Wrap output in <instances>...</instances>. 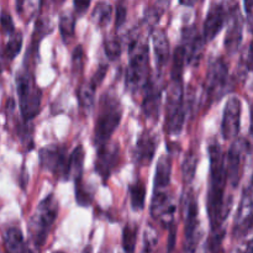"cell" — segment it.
Returning a JSON list of instances; mask_svg holds the SVG:
<instances>
[{
    "label": "cell",
    "instance_id": "d6986e66",
    "mask_svg": "<svg viewBox=\"0 0 253 253\" xmlns=\"http://www.w3.org/2000/svg\"><path fill=\"white\" fill-rule=\"evenodd\" d=\"M158 138L150 133H142L133 150V158L141 166H150L157 150Z\"/></svg>",
    "mask_w": 253,
    "mask_h": 253
},
{
    "label": "cell",
    "instance_id": "f1b7e54d",
    "mask_svg": "<svg viewBox=\"0 0 253 253\" xmlns=\"http://www.w3.org/2000/svg\"><path fill=\"white\" fill-rule=\"evenodd\" d=\"M22 48V34L21 32H12L10 35V39L7 41L4 49V57L9 61H12L17 54L20 53Z\"/></svg>",
    "mask_w": 253,
    "mask_h": 253
},
{
    "label": "cell",
    "instance_id": "277c9868",
    "mask_svg": "<svg viewBox=\"0 0 253 253\" xmlns=\"http://www.w3.org/2000/svg\"><path fill=\"white\" fill-rule=\"evenodd\" d=\"M128 67L125 73V83L130 91L136 93L145 86L150 78V52L146 42L133 40L128 47Z\"/></svg>",
    "mask_w": 253,
    "mask_h": 253
},
{
    "label": "cell",
    "instance_id": "44dd1931",
    "mask_svg": "<svg viewBox=\"0 0 253 253\" xmlns=\"http://www.w3.org/2000/svg\"><path fill=\"white\" fill-rule=\"evenodd\" d=\"M84 157L85 153L82 146H78L73 150L71 156H68V170H67V179L76 180L82 179L84 167Z\"/></svg>",
    "mask_w": 253,
    "mask_h": 253
},
{
    "label": "cell",
    "instance_id": "9c48e42d",
    "mask_svg": "<svg viewBox=\"0 0 253 253\" xmlns=\"http://www.w3.org/2000/svg\"><path fill=\"white\" fill-rule=\"evenodd\" d=\"M40 165L43 169L51 172L54 177L67 179L68 170V155L67 147L52 145L43 147L39 152Z\"/></svg>",
    "mask_w": 253,
    "mask_h": 253
},
{
    "label": "cell",
    "instance_id": "3957f363",
    "mask_svg": "<svg viewBox=\"0 0 253 253\" xmlns=\"http://www.w3.org/2000/svg\"><path fill=\"white\" fill-rule=\"evenodd\" d=\"M57 216H58V203L53 194H49L37 205L34 215L29 221L30 240L36 249H41L46 244Z\"/></svg>",
    "mask_w": 253,
    "mask_h": 253
},
{
    "label": "cell",
    "instance_id": "8d00e7d4",
    "mask_svg": "<svg viewBox=\"0 0 253 253\" xmlns=\"http://www.w3.org/2000/svg\"><path fill=\"white\" fill-rule=\"evenodd\" d=\"M163 9L162 7H158L157 5H153V6L148 7L145 11V21L148 25H156L158 22V20L161 19V15H162Z\"/></svg>",
    "mask_w": 253,
    "mask_h": 253
},
{
    "label": "cell",
    "instance_id": "74e56055",
    "mask_svg": "<svg viewBox=\"0 0 253 253\" xmlns=\"http://www.w3.org/2000/svg\"><path fill=\"white\" fill-rule=\"evenodd\" d=\"M0 25H1L2 31L6 35H11L12 32H15L14 21H12V17L9 12L2 11L0 14Z\"/></svg>",
    "mask_w": 253,
    "mask_h": 253
},
{
    "label": "cell",
    "instance_id": "4dcf8cb0",
    "mask_svg": "<svg viewBox=\"0 0 253 253\" xmlns=\"http://www.w3.org/2000/svg\"><path fill=\"white\" fill-rule=\"evenodd\" d=\"M136 240H137V227L126 225L123 232V249L126 252H133L136 249Z\"/></svg>",
    "mask_w": 253,
    "mask_h": 253
},
{
    "label": "cell",
    "instance_id": "7c38bea8",
    "mask_svg": "<svg viewBox=\"0 0 253 253\" xmlns=\"http://www.w3.org/2000/svg\"><path fill=\"white\" fill-rule=\"evenodd\" d=\"M120 162V148L116 143L98 146V155L95 160V172L101 177L103 182H108L110 175Z\"/></svg>",
    "mask_w": 253,
    "mask_h": 253
},
{
    "label": "cell",
    "instance_id": "52a82bcc",
    "mask_svg": "<svg viewBox=\"0 0 253 253\" xmlns=\"http://www.w3.org/2000/svg\"><path fill=\"white\" fill-rule=\"evenodd\" d=\"M199 210H198L197 197L193 190H188L183 195V219H184V251L194 252L202 240V229H200Z\"/></svg>",
    "mask_w": 253,
    "mask_h": 253
},
{
    "label": "cell",
    "instance_id": "d590c367",
    "mask_svg": "<svg viewBox=\"0 0 253 253\" xmlns=\"http://www.w3.org/2000/svg\"><path fill=\"white\" fill-rule=\"evenodd\" d=\"M84 68V51L83 47L79 44L74 48L73 57H72V69L73 74H79Z\"/></svg>",
    "mask_w": 253,
    "mask_h": 253
},
{
    "label": "cell",
    "instance_id": "b9f144b4",
    "mask_svg": "<svg viewBox=\"0 0 253 253\" xmlns=\"http://www.w3.org/2000/svg\"><path fill=\"white\" fill-rule=\"evenodd\" d=\"M169 239H168V251H173V249L175 247V236H177V234H175V222H172V224L169 225Z\"/></svg>",
    "mask_w": 253,
    "mask_h": 253
},
{
    "label": "cell",
    "instance_id": "9a60e30c",
    "mask_svg": "<svg viewBox=\"0 0 253 253\" xmlns=\"http://www.w3.org/2000/svg\"><path fill=\"white\" fill-rule=\"evenodd\" d=\"M183 46L185 48V59L188 64L197 67L204 54L205 40L203 35L198 32L195 26H187L183 29Z\"/></svg>",
    "mask_w": 253,
    "mask_h": 253
},
{
    "label": "cell",
    "instance_id": "5bb4252c",
    "mask_svg": "<svg viewBox=\"0 0 253 253\" xmlns=\"http://www.w3.org/2000/svg\"><path fill=\"white\" fill-rule=\"evenodd\" d=\"M175 205L172 197L165 192V189L153 190L152 202H151V215L153 219L162 222L166 227L174 222Z\"/></svg>",
    "mask_w": 253,
    "mask_h": 253
},
{
    "label": "cell",
    "instance_id": "f6af8a7d",
    "mask_svg": "<svg viewBox=\"0 0 253 253\" xmlns=\"http://www.w3.org/2000/svg\"><path fill=\"white\" fill-rule=\"evenodd\" d=\"M54 1H56V2H58V4H61V2H63L64 0H54Z\"/></svg>",
    "mask_w": 253,
    "mask_h": 253
},
{
    "label": "cell",
    "instance_id": "ffe728a7",
    "mask_svg": "<svg viewBox=\"0 0 253 253\" xmlns=\"http://www.w3.org/2000/svg\"><path fill=\"white\" fill-rule=\"evenodd\" d=\"M153 41V51H155L156 63L160 68L166 66L169 58V41L167 39V35L163 30H156L152 35Z\"/></svg>",
    "mask_w": 253,
    "mask_h": 253
},
{
    "label": "cell",
    "instance_id": "cb8c5ba5",
    "mask_svg": "<svg viewBox=\"0 0 253 253\" xmlns=\"http://www.w3.org/2000/svg\"><path fill=\"white\" fill-rule=\"evenodd\" d=\"M59 32L64 43H69L76 32V16L72 12H63L59 16Z\"/></svg>",
    "mask_w": 253,
    "mask_h": 253
},
{
    "label": "cell",
    "instance_id": "603a6c76",
    "mask_svg": "<svg viewBox=\"0 0 253 253\" xmlns=\"http://www.w3.org/2000/svg\"><path fill=\"white\" fill-rule=\"evenodd\" d=\"M5 249L9 252H21L26 251L27 247L25 245L24 235L19 227H9L4 235Z\"/></svg>",
    "mask_w": 253,
    "mask_h": 253
},
{
    "label": "cell",
    "instance_id": "ee69618b",
    "mask_svg": "<svg viewBox=\"0 0 253 253\" xmlns=\"http://www.w3.org/2000/svg\"><path fill=\"white\" fill-rule=\"evenodd\" d=\"M195 1L197 0H179L180 4L184 5V6H193L195 4Z\"/></svg>",
    "mask_w": 253,
    "mask_h": 253
},
{
    "label": "cell",
    "instance_id": "6da1fadb",
    "mask_svg": "<svg viewBox=\"0 0 253 253\" xmlns=\"http://www.w3.org/2000/svg\"><path fill=\"white\" fill-rule=\"evenodd\" d=\"M210 180L208 192V215L211 230L221 227L231 210V199L225 202V185H226V169L225 156L217 142L209 146Z\"/></svg>",
    "mask_w": 253,
    "mask_h": 253
},
{
    "label": "cell",
    "instance_id": "4316f807",
    "mask_svg": "<svg viewBox=\"0 0 253 253\" xmlns=\"http://www.w3.org/2000/svg\"><path fill=\"white\" fill-rule=\"evenodd\" d=\"M198 166V155L190 150L189 152L185 155L184 161H183L182 166V173H183V180L185 184H190L195 177V172H197Z\"/></svg>",
    "mask_w": 253,
    "mask_h": 253
},
{
    "label": "cell",
    "instance_id": "8992f818",
    "mask_svg": "<svg viewBox=\"0 0 253 253\" xmlns=\"http://www.w3.org/2000/svg\"><path fill=\"white\" fill-rule=\"evenodd\" d=\"M185 120L184 90L183 79H172L167 93L166 108V130L170 135H179Z\"/></svg>",
    "mask_w": 253,
    "mask_h": 253
},
{
    "label": "cell",
    "instance_id": "4fadbf2b",
    "mask_svg": "<svg viewBox=\"0 0 253 253\" xmlns=\"http://www.w3.org/2000/svg\"><path fill=\"white\" fill-rule=\"evenodd\" d=\"M241 100L237 96H231L227 100L221 121V133L225 140H234L239 135L241 125Z\"/></svg>",
    "mask_w": 253,
    "mask_h": 253
},
{
    "label": "cell",
    "instance_id": "d6a6232c",
    "mask_svg": "<svg viewBox=\"0 0 253 253\" xmlns=\"http://www.w3.org/2000/svg\"><path fill=\"white\" fill-rule=\"evenodd\" d=\"M104 51L110 61L119 59L121 56V44L116 37H108L104 42Z\"/></svg>",
    "mask_w": 253,
    "mask_h": 253
},
{
    "label": "cell",
    "instance_id": "7402d4cb",
    "mask_svg": "<svg viewBox=\"0 0 253 253\" xmlns=\"http://www.w3.org/2000/svg\"><path fill=\"white\" fill-rule=\"evenodd\" d=\"M170 173H172V162L169 157L162 156L158 160L155 175V189H166L170 183Z\"/></svg>",
    "mask_w": 253,
    "mask_h": 253
},
{
    "label": "cell",
    "instance_id": "5b68a950",
    "mask_svg": "<svg viewBox=\"0 0 253 253\" xmlns=\"http://www.w3.org/2000/svg\"><path fill=\"white\" fill-rule=\"evenodd\" d=\"M16 90L22 119L30 121L36 118L41 109L42 93L29 72H20L16 76Z\"/></svg>",
    "mask_w": 253,
    "mask_h": 253
},
{
    "label": "cell",
    "instance_id": "e0dca14e",
    "mask_svg": "<svg viewBox=\"0 0 253 253\" xmlns=\"http://www.w3.org/2000/svg\"><path fill=\"white\" fill-rule=\"evenodd\" d=\"M143 89H145V96H143L142 101V111L146 118L156 123L160 118L162 85L156 79H152L150 77Z\"/></svg>",
    "mask_w": 253,
    "mask_h": 253
},
{
    "label": "cell",
    "instance_id": "1f68e13d",
    "mask_svg": "<svg viewBox=\"0 0 253 253\" xmlns=\"http://www.w3.org/2000/svg\"><path fill=\"white\" fill-rule=\"evenodd\" d=\"M225 235H226V230L224 229V226L211 230V234H210L207 242V251H219L221 249V244L225 239Z\"/></svg>",
    "mask_w": 253,
    "mask_h": 253
},
{
    "label": "cell",
    "instance_id": "8fae6325",
    "mask_svg": "<svg viewBox=\"0 0 253 253\" xmlns=\"http://www.w3.org/2000/svg\"><path fill=\"white\" fill-rule=\"evenodd\" d=\"M252 230V185L250 183L242 193L240 207L237 209L236 219H235L232 237L240 240L246 236Z\"/></svg>",
    "mask_w": 253,
    "mask_h": 253
},
{
    "label": "cell",
    "instance_id": "7bdbcfd3",
    "mask_svg": "<svg viewBox=\"0 0 253 253\" xmlns=\"http://www.w3.org/2000/svg\"><path fill=\"white\" fill-rule=\"evenodd\" d=\"M245 1V11H246V16L247 20H249V25L251 27L252 25V5H253V0H244Z\"/></svg>",
    "mask_w": 253,
    "mask_h": 253
},
{
    "label": "cell",
    "instance_id": "f546056e",
    "mask_svg": "<svg viewBox=\"0 0 253 253\" xmlns=\"http://www.w3.org/2000/svg\"><path fill=\"white\" fill-rule=\"evenodd\" d=\"M185 62V48L183 44L175 48L174 57H173V67H172V79H182L183 71H184Z\"/></svg>",
    "mask_w": 253,
    "mask_h": 253
},
{
    "label": "cell",
    "instance_id": "83f0119b",
    "mask_svg": "<svg viewBox=\"0 0 253 253\" xmlns=\"http://www.w3.org/2000/svg\"><path fill=\"white\" fill-rule=\"evenodd\" d=\"M113 16V6L106 2H99L91 14V20L99 27H105Z\"/></svg>",
    "mask_w": 253,
    "mask_h": 253
},
{
    "label": "cell",
    "instance_id": "f35d334b",
    "mask_svg": "<svg viewBox=\"0 0 253 253\" xmlns=\"http://www.w3.org/2000/svg\"><path fill=\"white\" fill-rule=\"evenodd\" d=\"M126 15H127V10L124 2H119L115 10V26L116 29H121L123 25L126 22Z\"/></svg>",
    "mask_w": 253,
    "mask_h": 253
},
{
    "label": "cell",
    "instance_id": "e575fe53",
    "mask_svg": "<svg viewBox=\"0 0 253 253\" xmlns=\"http://www.w3.org/2000/svg\"><path fill=\"white\" fill-rule=\"evenodd\" d=\"M76 200L81 207H89L93 203V194L82 184V179L76 180Z\"/></svg>",
    "mask_w": 253,
    "mask_h": 253
},
{
    "label": "cell",
    "instance_id": "2e32d148",
    "mask_svg": "<svg viewBox=\"0 0 253 253\" xmlns=\"http://www.w3.org/2000/svg\"><path fill=\"white\" fill-rule=\"evenodd\" d=\"M249 146L245 138H240L236 142L232 143L227 156L225 157V169H226V178L230 184L234 188L239 185L241 179V163L242 155H245V148Z\"/></svg>",
    "mask_w": 253,
    "mask_h": 253
},
{
    "label": "cell",
    "instance_id": "ba28073f",
    "mask_svg": "<svg viewBox=\"0 0 253 253\" xmlns=\"http://www.w3.org/2000/svg\"><path fill=\"white\" fill-rule=\"evenodd\" d=\"M227 78H229V68L224 58L217 57L211 59L205 79V90L210 101H217L221 98L226 86Z\"/></svg>",
    "mask_w": 253,
    "mask_h": 253
},
{
    "label": "cell",
    "instance_id": "ac0fdd59",
    "mask_svg": "<svg viewBox=\"0 0 253 253\" xmlns=\"http://www.w3.org/2000/svg\"><path fill=\"white\" fill-rule=\"evenodd\" d=\"M226 22V9L222 4H212L208 11L207 19L204 21L203 37L205 42L212 41L219 35Z\"/></svg>",
    "mask_w": 253,
    "mask_h": 253
},
{
    "label": "cell",
    "instance_id": "836d02e7",
    "mask_svg": "<svg viewBox=\"0 0 253 253\" xmlns=\"http://www.w3.org/2000/svg\"><path fill=\"white\" fill-rule=\"evenodd\" d=\"M40 6V0H19V12L21 15H24V17H26V21L34 17V15L36 14L37 9Z\"/></svg>",
    "mask_w": 253,
    "mask_h": 253
},
{
    "label": "cell",
    "instance_id": "484cf974",
    "mask_svg": "<svg viewBox=\"0 0 253 253\" xmlns=\"http://www.w3.org/2000/svg\"><path fill=\"white\" fill-rule=\"evenodd\" d=\"M131 207L135 211H141L145 208L146 184L141 179H137L130 187Z\"/></svg>",
    "mask_w": 253,
    "mask_h": 253
},
{
    "label": "cell",
    "instance_id": "ab89813d",
    "mask_svg": "<svg viewBox=\"0 0 253 253\" xmlns=\"http://www.w3.org/2000/svg\"><path fill=\"white\" fill-rule=\"evenodd\" d=\"M106 72H108V66H106V64H100V66L98 67V69H96L95 73H94L93 78L90 79V82L96 86V88L103 83L104 78H105L106 76Z\"/></svg>",
    "mask_w": 253,
    "mask_h": 253
},
{
    "label": "cell",
    "instance_id": "30bf717a",
    "mask_svg": "<svg viewBox=\"0 0 253 253\" xmlns=\"http://www.w3.org/2000/svg\"><path fill=\"white\" fill-rule=\"evenodd\" d=\"M227 30L225 36V48L230 54L235 53L242 43L245 20L236 0H231L226 10Z\"/></svg>",
    "mask_w": 253,
    "mask_h": 253
},
{
    "label": "cell",
    "instance_id": "7a4b0ae2",
    "mask_svg": "<svg viewBox=\"0 0 253 253\" xmlns=\"http://www.w3.org/2000/svg\"><path fill=\"white\" fill-rule=\"evenodd\" d=\"M121 118L123 106L120 100L114 94H104L100 99V106L94 128V143L96 147L110 140L111 135L120 125Z\"/></svg>",
    "mask_w": 253,
    "mask_h": 253
},
{
    "label": "cell",
    "instance_id": "d4e9b609",
    "mask_svg": "<svg viewBox=\"0 0 253 253\" xmlns=\"http://www.w3.org/2000/svg\"><path fill=\"white\" fill-rule=\"evenodd\" d=\"M95 91L96 86L90 81L84 83L78 89V101L82 109H84L85 111L93 109L94 104H95Z\"/></svg>",
    "mask_w": 253,
    "mask_h": 253
},
{
    "label": "cell",
    "instance_id": "60d3db41",
    "mask_svg": "<svg viewBox=\"0 0 253 253\" xmlns=\"http://www.w3.org/2000/svg\"><path fill=\"white\" fill-rule=\"evenodd\" d=\"M91 0H73L74 10L77 15H83L90 6Z\"/></svg>",
    "mask_w": 253,
    "mask_h": 253
}]
</instances>
